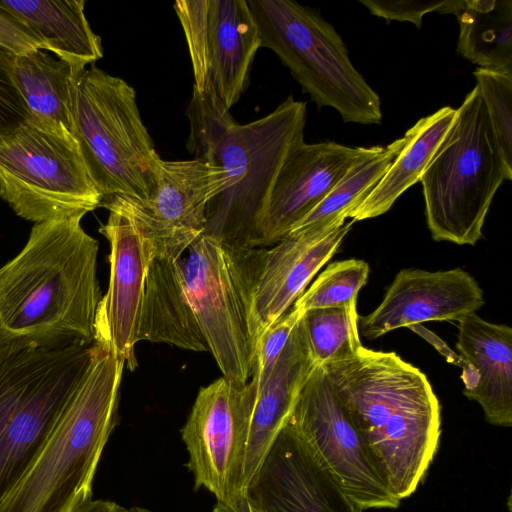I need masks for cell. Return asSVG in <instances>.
<instances>
[{
  "instance_id": "6da1fadb",
  "label": "cell",
  "mask_w": 512,
  "mask_h": 512,
  "mask_svg": "<svg viewBox=\"0 0 512 512\" xmlns=\"http://www.w3.org/2000/svg\"><path fill=\"white\" fill-rule=\"evenodd\" d=\"M83 217L35 223L22 250L0 267V348L94 341L99 243Z\"/></svg>"
},
{
  "instance_id": "7a4b0ae2",
  "label": "cell",
  "mask_w": 512,
  "mask_h": 512,
  "mask_svg": "<svg viewBox=\"0 0 512 512\" xmlns=\"http://www.w3.org/2000/svg\"><path fill=\"white\" fill-rule=\"evenodd\" d=\"M391 492L403 500L425 477L441 435V406L427 376L395 352L364 346L319 365Z\"/></svg>"
},
{
  "instance_id": "3957f363",
  "label": "cell",
  "mask_w": 512,
  "mask_h": 512,
  "mask_svg": "<svg viewBox=\"0 0 512 512\" xmlns=\"http://www.w3.org/2000/svg\"><path fill=\"white\" fill-rule=\"evenodd\" d=\"M125 363L94 340L90 363L51 433L0 502V512H73L92 499L103 450L116 425Z\"/></svg>"
},
{
  "instance_id": "277c9868",
  "label": "cell",
  "mask_w": 512,
  "mask_h": 512,
  "mask_svg": "<svg viewBox=\"0 0 512 512\" xmlns=\"http://www.w3.org/2000/svg\"><path fill=\"white\" fill-rule=\"evenodd\" d=\"M511 179L475 86L420 179L431 237L475 245L497 190Z\"/></svg>"
},
{
  "instance_id": "5b68a950",
  "label": "cell",
  "mask_w": 512,
  "mask_h": 512,
  "mask_svg": "<svg viewBox=\"0 0 512 512\" xmlns=\"http://www.w3.org/2000/svg\"><path fill=\"white\" fill-rule=\"evenodd\" d=\"M93 350L79 341L0 348V502L51 433Z\"/></svg>"
},
{
  "instance_id": "8992f818",
  "label": "cell",
  "mask_w": 512,
  "mask_h": 512,
  "mask_svg": "<svg viewBox=\"0 0 512 512\" xmlns=\"http://www.w3.org/2000/svg\"><path fill=\"white\" fill-rule=\"evenodd\" d=\"M74 138L103 197L145 200L158 187L160 161L125 80L91 65L74 87Z\"/></svg>"
},
{
  "instance_id": "52a82bcc",
  "label": "cell",
  "mask_w": 512,
  "mask_h": 512,
  "mask_svg": "<svg viewBox=\"0 0 512 512\" xmlns=\"http://www.w3.org/2000/svg\"><path fill=\"white\" fill-rule=\"evenodd\" d=\"M261 47L276 53L318 107L344 122L380 124L381 101L354 67L338 32L309 7L291 0H247Z\"/></svg>"
},
{
  "instance_id": "ba28073f",
  "label": "cell",
  "mask_w": 512,
  "mask_h": 512,
  "mask_svg": "<svg viewBox=\"0 0 512 512\" xmlns=\"http://www.w3.org/2000/svg\"><path fill=\"white\" fill-rule=\"evenodd\" d=\"M188 250L186 292L208 349L223 377L245 384L254 368L253 296L266 249L203 234Z\"/></svg>"
},
{
  "instance_id": "9c48e42d",
  "label": "cell",
  "mask_w": 512,
  "mask_h": 512,
  "mask_svg": "<svg viewBox=\"0 0 512 512\" xmlns=\"http://www.w3.org/2000/svg\"><path fill=\"white\" fill-rule=\"evenodd\" d=\"M306 116V103L289 96L227 134L214 158L227 181L208 203L204 234L252 247L277 175L290 151L304 142Z\"/></svg>"
},
{
  "instance_id": "30bf717a",
  "label": "cell",
  "mask_w": 512,
  "mask_h": 512,
  "mask_svg": "<svg viewBox=\"0 0 512 512\" xmlns=\"http://www.w3.org/2000/svg\"><path fill=\"white\" fill-rule=\"evenodd\" d=\"M0 197L34 223L85 215L103 198L76 140L30 120L0 135Z\"/></svg>"
},
{
  "instance_id": "8fae6325",
  "label": "cell",
  "mask_w": 512,
  "mask_h": 512,
  "mask_svg": "<svg viewBox=\"0 0 512 512\" xmlns=\"http://www.w3.org/2000/svg\"><path fill=\"white\" fill-rule=\"evenodd\" d=\"M285 427L360 510L399 507L401 500L389 489L319 365L302 387Z\"/></svg>"
},
{
  "instance_id": "7c38bea8",
  "label": "cell",
  "mask_w": 512,
  "mask_h": 512,
  "mask_svg": "<svg viewBox=\"0 0 512 512\" xmlns=\"http://www.w3.org/2000/svg\"><path fill=\"white\" fill-rule=\"evenodd\" d=\"M215 163L193 160L160 161L158 187L148 199L103 197L100 206L125 214L139 233L149 262L178 259L205 232L209 201L226 184Z\"/></svg>"
},
{
  "instance_id": "4fadbf2b",
  "label": "cell",
  "mask_w": 512,
  "mask_h": 512,
  "mask_svg": "<svg viewBox=\"0 0 512 512\" xmlns=\"http://www.w3.org/2000/svg\"><path fill=\"white\" fill-rule=\"evenodd\" d=\"M257 385L219 378L202 387L181 429L195 489L204 487L217 502L242 493V473Z\"/></svg>"
},
{
  "instance_id": "5bb4252c",
  "label": "cell",
  "mask_w": 512,
  "mask_h": 512,
  "mask_svg": "<svg viewBox=\"0 0 512 512\" xmlns=\"http://www.w3.org/2000/svg\"><path fill=\"white\" fill-rule=\"evenodd\" d=\"M194 85L212 87L230 109L245 91L261 39L247 0H178Z\"/></svg>"
},
{
  "instance_id": "9a60e30c",
  "label": "cell",
  "mask_w": 512,
  "mask_h": 512,
  "mask_svg": "<svg viewBox=\"0 0 512 512\" xmlns=\"http://www.w3.org/2000/svg\"><path fill=\"white\" fill-rule=\"evenodd\" d=\"M371 147L325 141L293 148L277 175L252 247L275 245L289 234Z\"/></svg>"
},
{
  "instance_id": "2e32d148",
  "label": "cell",
  "mask_w": 512,
  "mask_h": 512,
  "mask_svg": "<svg viewBox=\"0 0 512 512\" xmlns=\"http://www.w3.org/2000/svg\"><path fill=\"white\" fill-rule=\"evenodd\" d=\"M485 304L476 279L462 268L444 271L400 270L381 301L368 315L358 316V332L375 340L401 327L427 321H456Z\"/></svg>"
},
{
  "instance_id": "e0dca14e",
  "label": "cell",
  "mask_w": 512,
  "mask_h": 512,
  "mask_svg": "<svg viewBox=\"0 0 512 512\" xmlns=\"http://www.w3.org/2000/svg\"><path fill=\"white\" fill-rule=\"evenodd\" d=\"M99 232L110 244V279L107 293L98 305L94 340L106 343L125 367L134 370V349L150 262L134 224L122 212L109 209L107 222Z\"/></svg>"
},
{
  "instance_id": "ac0fdd59",
  "label": "cell",
  "mask_w": 512,
  "mask_h": 512,
  "mask_svg": "<svg viewBox=\"0 0 512 512\" xmlns=\"http://www.w3.org/2000/svg\"><path fill=\"white\" fill-rule=\"evenodd\" d=\"M354 222L291 231L266 249L253 296L257 335L284 314L335 255Z\"/></svg>"
},
{
  "instance_id": "d6986e66",
  "label": "cell",
  "mask_w": 512,
  "mask_h": 512,
  "mask_svg": "<svg viewBox=\"0 0 512 512\" xmlns=\"http://www.w3.org/2000/svg\"><path fill=\"white\" fill-rule=\"evenodd\" d=\"M247 493L273 512H363L286 427Z\"/></svg>"
},
{
  "instance_id": "ffe728a7",
  "label": "cell",
  "mask_w": 512,
  "mask_h": 512,
  "mask_svg": "<svg viewBox=\"0 0 512 512\" xmlns=\"http://www.w3.org/2000/svg\"><path fill=\"white\" fill-rule=\"evenodd\" d=\"M456 348L464 360L463 394L494 426L512 425V329L476 313L457 322Z\"/></svg>"
},
{
  "instance_id": "44dd1931",
  "label": "cell",
  "mask_w": 512,
  "mask_h": 512,
  "mask_svg": "<svg viewBox=\"0 0 512 512\" xmlns=\"http://www.w3.org/2000/svg\"><path fill=\"white\" fill-rule=\"evenodd\" d=\"M316 365L301 316L271 374L257 393L243 465L241 486L244 495L285 427L298 395Z\"/></svg>"
},
{
  "instance_id": "7402d4cb",
  "label": "cell",
  "mask_w": 512,
  "mask_h": 512,
  "mask_svg": "<svg viewBox=\"0 0 512 512\" xmlns=\"http://www.w3.org/2000/svg\"><path fill=\"white\" fill-rule=\"evenodd\" d=\"M184 262L182 257L150 261L141 304L138 342L166 343L195 352L209 351L187 296Z\"/></svg>"
},
{
  "instance_id": "603a6c76",
  "label": "cell",
  "mask_w": 512,
  "mask_h": 512,
  "mask_svg": "<svg viewBox=\"0 0 512 512\" xmlns=\"http://www.w3.org/2000/svg\"><path fill=\"white\" fill-rule=\"evenodd\" d=\"M84 0H0V8L42 44L43 50L66 62L76 79L103 57L101 38L85 16Z\"/></svg>"
},
{
  "instance_id": "cb8c5ba5",
  "label": "cell",
  "mask_w": 512,
  "mask_h": 512,
  "mask_svg": "<svg viewBox=\"0 0 512 512\" xmlns=\"http://www.w3.org/2000/svg\"><path fill=\"white\" fill-rule=\"evenodd\" d=\"M13 74L29 120L74 138V87L71 67L45 50L14 57ZM75 139V138H74Z\"/></svg>"
},
{
  "instance_id": "d4e9b609",
  "label": "cell",
  "mask_w": 512,
  "mask_h": 512,
  "mask_svg": "<svg viewBox=\"0 0 512 512\" xmlns=\"http://www.w3.org/2000/svg\"><path fill=\"white\" fill-rule=\"evenodd\" d=\"M456 114L457 109L445 106L419 119L407 130L400 153L370 194L348 218L356 222L386 213L408 188L420 181L451 128Z\"/></svg>"
},
{
  "instance_id": "484cf974",
  "label": "cell",
  "mask_w": 512,
  "mask_h": 512,
  "mask_svg": "<svg viewBox=\"0 0 512 512\" xmlns=\"http://www.w3.org/2000/svg\"><path fill=\"white\" fill-rule=\"evenodd\" d=\"M457 52L480 68L512 73V1L463 0Z\"/></svg>"
},
{
  "instance_id": "4316f807",
  "label": "cell",
  "mask_w": 512,
  "mask_h": 512,
  "mask_svg": "<svg viewBox=\"0 0 512 512\" xmlns=\"http://www.w3.org/2000/svg\"><path fill=\"white\" fill-rule=\"evenodd\" d=\"M404 143L403 136L387 146H372L370 152L360 158L291 231L310 226L344 224L348 215L365 200L387 172Z\"/></svg>"
},
{
  "instance_id": "83f0119b",
  "label": "cell",
  "mask_w": 512,
  "mask_h": 512,
  "mask_svg": "<svg viewBox=\"0 0 512 512\" xmlns=\"http://www.w3.org/2000/svg\"><path fill=\"white\" fill-rule=\"evenodd\" d=\"M302 322L317 365L352 358L363 347L358 332L356 301L305 311Z\"/></svg>"
},
{
  "instance_id": "f1b7e54d",
  "label": "cell",
  "mask_w": 512,
  "mask_h": 512,
  "mask_svg": "<svg viewBox=\"0 0 512 512\" xmlns=\"http://www.w3.org/2000/svg\"><path fill=\"white\" fill-rule=\"evenodd\" d=\"M186 115L190 123L187 148L195 159L214 163L216 152L237 123L212 87H193Z\"/></svg>"
},
{
  "instance_id": "f546056e",
  "label": "cell",
  "mask_w": 512,
  "mask_h": 512,
  "mask_svg": "<svg viewBox=\"0 0 512 512\" xmlns=\"http://www.w3.org/2000/svg\"><path fill=\"white\" fill-rule=\"evenodd\" d=\"M369 265L358 259L329 264L293 303L301 312L349 304L367 283Z\"/></svg>"
},
{
  "instance_id": "4dcf8cb0",
  "label": "cell",
  "mask_w": 512,
  "mask_h": 512,
  "mask_svg": "<svg viewBox=\"0 0 512 512\" xmlns=\"http://www.w3.org/2000/svg\"><path fill=\"white\" fill-rule=\"evenodd\" d=\"M473 75L503 158L512 168V73L478 67Z\"/></svg>"
},
{
  "instance_id": "1f68e13d",
  "label": "cell",
  "mask_w": 512,
  "mask_h": 512,
  "mask_svg": "<svg viewBox=\"0 0 512 512\" xmlns=\"http://www.w3.org/2000/svg\"><path fill=\"white\" fill-rule=\"evenodd\" d=\"M303 315L293 305L259 336L254 355V368L251 379L257 385V393L273 370L295 325Z\"/></svg>"
},
{
  "instance_id": "d6a6232c",
  "label": "cell",
  "mask_w": 512,
  "mask_h": 512,
  "mask_svg": "<svg viewBox=\"0 0 512 512\" xmlns=\"http://www.w3.org/2000/svg\"><path fill=\"white\" fill-rule=\"evenodd\" d=\"M14 55L0 47V135L29 120L13 74Z\"/></svg>"
},
{
  "instance_id": "836d02e7",
  "label": "cell",
  "mask_w": 512,
  "mask_h": 512,
  "mask_svg": "<svg viewBox=\"0 0 512 512\" xmlns=\"http://www.w3.org/2000/svg\"><path fill=\"white\" fill-rule=\"evenodd\" d=\"M371 14L384 18L387 23L392 20L408 21L420 28L423 16L432 11L441 12L446 1L420 0H359Z\"/></svg>"
},
{
  "instance_id": "e575fe53",
  "label": "cell",
  "mask_w": 512,
  "mask_h": 512,
  "mask_svg": "<svg viewBox=\"0 0 512 512\" xmlns=\"http://www.w3.org/2000/svg\"><path fill=\"white\" fill-rule=\"evenodd\" d=\"M0 47L18 56L36 49L41 42L13 16L0 8Z\"/></svg>"
},
{
  "instance_id": "d590c367",
  "label": "cell",
  "mask_w": 512,
  "mask_h": 512,
  "mask_svg": "<svg viewBox=\"0 0 512 512\" xmlns=\"http://www.w3.org/2000/svg\"><path fill=\"white\" fill-rule=\"evenodd\" d=\"M213 512H273L259 500L245 494L229 503L217 502Z\"/></svg>"
},
{
  "instance_id": "8d00e7d4",
  "label": "cell",
  "mask_w": 512,
  "mask_h": 512,
  "mask_svg": "<svg viewBox=\"0 0 512 512\" xmlns=\"http://www.w3.org/2000/svg\"><path fill=\"white\" fill-rule=\"evenodd\" d=\"M73 512H152L141 506L124 507L114 501L90 499L78 506Z\"/></svg>"
}]
</instances>
